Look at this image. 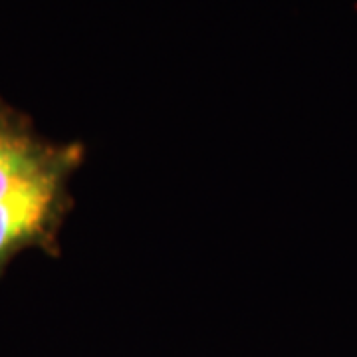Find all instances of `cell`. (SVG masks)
<instances>
[{"mask_svg":"<svg viewBox=\"0 0 357 357\" xmlns=\"http://www.w3.org/2000/svg\"><path fill=\"white\" fill-rule=\"evenodd\" d=\"M82 161L77 145L62 147L48 165L0 199V264L28 244L46 241L66 208V183Z\"/></svg>","mask_w":357,"mask_h":357,"instance_id":"cell-1","label":"cell"},{"mask_svg":"<svg viewBox=\"0 0 357 357\" xmlns=\"http://www.w3.org/2000/svg\"><path fill=\"white\" fill-rule=\"evenodd\" d=\"M60 151L62 147L38 143L10 115L0 112V199L48 165Z\"/></svg>","mask_w":357,"mask_h":357,"instance_id":"cell-2","label":"cell"}]
</instances>
